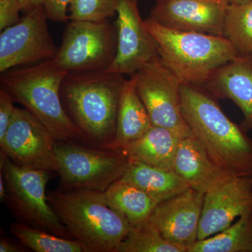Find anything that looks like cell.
I'll return each mask as SVG.
<instances>
[{
    "label": "cell",
    "instance_id": "obj_1",
    "mask_svg": "<svg viewBox=\"0 0 252 252\" xmlns=\"http://www.w3.org/2000/svg\"><path fill=\"white\" fill-rule=\"evenodd\" d=\"M181 110L193 137L234 177H252V140L200 86L182 84Z\"/></svg>",
    "mask_w": 252,
    "mask_h": 252
},
{
    "label": "cell",
    "instance_id": "obj_2",
    "mask_svg": "<svg viewBox=\"0 0 252 252\" xmlns=\"http://www.w3.org/2000/svg\"><path fill=\"white\" fill-rule=\"evenodd\" d=\"M126 79L109 72L68 73L61 89L63 107L86 140L106 148L117 130L118 109Z\"/></svg>",
    "mask_w": 252,
    "mask_h": 252
},
{
    "label": "cell",
    "instance_id": "obj_3",
    "mask_svg": "<svg viewBox=\"0 0 252 252\" xmlns=\"http://www.w3.org/2000/svg\"><path fill=\"white\" fill-rule=\"evenodd\" d=\"M1 88L43 124L56 141L86 140L63 107L61 85L68 72L53 60L1 73Z\"/></svg>",
    "mask_w": 252,
    "mask_h": 252
},
{
    "label": "cell",
    "instance_id": "obj_4",
    "mask_svg": "<svg viewBox=\"0 0 252 252\" xmlns=\"http://www.w3.org/2000/svg\"><path fill=\"white\" fill-rule=\"evenodd\" d=\"M49 205L84 252H117L132 225L112 210L103 192L80 189L49 191Z\"/></svg>",
    "mask_w": 252,
    "mask_h": 252
},
{
    "label": "cell",
    "instance_id": "obj_5",
    "mask_svg": "<svg viewBox=\"0 0 252 252\" xmlns=\"http://www.w3.org/2000/svg\"><path fill=\"white\" fill-rule=\"evenodd\" d=\"M158 46L161 62L182 84L202 86L218 68L239 56L224 36L181 31L144 21Z\"/></svg>",
    "mask_w": 252,
    "mask_h": 252
},
{
    "label": "cell",
    "instance_id": "obj_6",
    "mask_svg": "<svg viewBox=\"0 0 252 252\" xmlns=\"http://www.w3.org/2000/svg\"><path fill=\"white\" fill-rule=\"evenodd\" d=\"M0 170L6 185V202L18 221L61 238L73 239L48 201L46 188L49 172L18 166L2 152Z\"/></svg>",
    "mask_w": 252,
    "mask_h": 252
},
{
    "label": "cell",
    "instance_id": "obj_7",
    "mask_svg": "<svg viewBox=\"0 0 252 252\" xmlns=\"http://www.w3.org/2000/svg\"><path fill=\"white\" fill-rule=\"evenodd\" d=\"M58 174L67 190L104 192L122 178L129 159L122 152L56 141Z\"/></svg>",
    "mask_w": 252,
    "mask_h": 252
},
{
    "label": "cell",
    "instance_id": "obj_8",
    "mask_svg": "<svg viewBox=\"0 0 252 252\" xmlns=\"http://www.w3.org/2000/svg\"><path fill=\"white\" fill-rule=\"evenodd\" d=\"M69 21L54 62L68 73L107 70L117 54L115 25L109 20Z\"/></svg>",
    "mask_w": 252,
    "mask_h": 252
},
{
    "label": "cell",
    "instance_id": "obj_9",
    "mask_svg": "<svg viewBox=\"0 0 252 252\" xmlns=\"http://www.w3.org/2000/svg\"><path fill=\"white\" fill-rule=\"evenodd\" d=\"M131 76L135 78L137 92L153 126L169 129L182 138L193 137L181 110L182 83L160 58Z\"/></svg>",
    "mask_w": 252,
    "mask_h": 252
},
{
    "label": "cell",
    "instance_id": "obj_10",
    "mask_svg": "<svg viewBox=\"0 0 252 252\" xmlns=\"http://www.w3.org/2000/svg\"><path fill=\"white\" fill-rule=\"evenodd\" d=\"M44 5L26 12L0 34V72L53 60L59 48L50 33Z\"/></svg>",
    "mask_w": 252,
    "mask_h": 252
},
{
    "label": "cell",
    "instance_id": "obj_11",
    "mask_svg": "<svg viewBox=\"0 0 252 252\" xmlns=\"http://www.w3.org/2000/svg\"><path fill=\"white\" fill-rule=\"evenodd\" d=\"M56 143L51 132L34 115L16 107L0 147L18 166L57 172Z\"/></svg>",
    "mask_w": 252,
    "mask_h": 252
},
{
    "label": "cell",
    "instance_id": "obj_12",
    "mask_svg": "<svg viewBox=\"0 0 252 252\" xmlns=\"http://www.w3.org/2000/svg\"><path fill=\"white\" fill-rule=\"evenodd\" d=\"M139 0H119L115 25L117 56L107 71L131 76L142 66L158 59L157 41L141 18Z\"/></svg>",
    "mask_w": 252,
    "mask_h": 252
},
{
    "label": "cell",
    "instance_id": "obj_13",
    "mask_svg": "<svg viewBox=\"0 0 252 252\" xmlns=\"http://www.w3.org/2000/svg\"><path fill=\"white\" fill-rule=\"evenodd\" d=\"M151 11L154 21L181 31L223 36L228 0H157Z\"/></svg>",
    "mask_w": 252,
    "mask_h": 252
},
{
    "label": "cell",
    "instance_id": "obj_14",
    "mask_svg": "<svg viewBox=\"0 0 252 252\" xmlns=\"http://www.w3.org/2000/svg\"><path fill=\"white\" fill-rule=\"evenodd\" d=\"M252 211V177H233L204 196L198 240L229 227L235 218Z\"/></svg>",
    "mask_w": 252,
    "mask_h": 252
},
{
    "label": "cell",
    "instance_id": "obj_15",
    "mask_svg": "<svg viewBox=\"0 0 252 252\" xmlns=\"http://www.w3.org/2000/svg\"><path fill=\"white\" fill-rule=\"evenodd\" d=\"M205 194L189 188L159 203L149 220L167 241L188 249L198 240Z\"/></svg>",
    "mask_w": 252,
    "mask_h": 252
},
{
    "label": "cell",
    "instance_id": "obj_16",
    "mask_svg": "<svg viewBox=\"0 0 252 252\" xmlns=\"http://www.w3.org/2000/svg\"><path fill=\"white\" fill-rule=\"evenodd\" d=\"M217 99H229L243 112L241 127L252 130V54L239 55L218 68L202 86Z\"/></svg>",
    "mask_w": 252,
    "mask_h": 252
},
{
    "label": "cell",
    "instance_id": "obj_17",
    "mask_svg": "<svg viewBox=\"0 0 252 252\" xmlns=\"http://www.w3.org/2000/svg\"><path fill=\"white\" fill-rule=\"evenodd\" d=\"M173 170L189 188L204 194L234 177L219 165L193 137L181 140Z\"/></svg>",
    "mask_w": 252,
    "mask_h": 252
},
{
    "label": "cell",
    "instance_id": "obj_18",
    "mask_svg": "<svg viewBox=\"0 0 252 252\" xmlns=\"http://www.w3.org/2000/svg\"><path fill=\"white\" fill-rule=\"evenodd\" d=\"M153 126L148 111L137 92L135 78L124 81L118 109L117 130L112 143L106 148L121 152L138 140Z\"/></svg>",
    "mask_w": 252,
    "mask_h": 252
},
{
    "label": "cell",
    "instance_id": "obj_19",
    "mask_svg": "<svg viewBox=\"0 0 252 252\" xmlns=\"http://www.w3.org/2000/svg\"><path fill=\"white\" fill-rule=\"evenodd\" d=\"M182 137L165 127L153 126L122 153L130 160L151 166L173 170V162Z\"/></svg>",
    "mask_w": 252,
    "mask_h": 252
},
{
    "label": "cell",
    "instance_id": "obj_20",
    "mask_svg": "<svg viewBox=\"0 0 252 252\" xmlns=\"http://www.w3.org/2000/svg\"><path fill=\"white\" fill-rule=\"evenodd\" d=\"M143 190L158 204L173 198L189 188L173 170L159 168L129 160L125 173L120 179Z\"/></svg>",
    "mask_w": 252,
    "mask_h": 252
},
{
    "label": "cell",
    "instance_id": "obj_21",
    "mask_svg": "<svg viewBox=\"0 0 252 252\" xmlns=\"http://www.w3.org/2000/svg\"><path fill=\"white\" fill-rule=\"evenodd\" d=\"M103 195L107 205L125 217L132 226L148 220L158 205L143 190L121 180L112 184Z\"/></svg>",
    "mask_w": 252,
    "mask_h": 252
},
{
    "label": "cell",
    "instance_id": "obj_22",
    "mask_svg": "<svg viewBox=\"0 0 252 252\" xmlns=\"http://www.w3.org/2000/svg\"><path fill=\"white\" fill-rule=\"evenodd\" d=\"M187 252H252V211L220 233L197 240Z\"/></svg>",
    "mask_w": 252,
    "mask_h": 252
},
{
    "label": "cell",
    "instance_id": "obj_23",
    "mask_svg": "<svg viewBox=\"0 0 252 252\" xmlns=\"http://www.w3.org/2000/svg\"><path fill=\"white\" fill-rule=\"evenodd\" d=\"M9 231L21 245L34 252H84L77 240L61 238L19 221L11 223Z\"/></svg>",
    "mask_w": 252,
    "mask_h": 252
},
{
    "label": "cell",
    "instance_id": "obj_24",
    "mask_svg": "<svg viewBox=\"0 0 252 252\" xmlns=\"http://www.w3.org/2000/svg\"><path fill=\"white\" fill-rule=\"evenodd\" d=\"M223 36L231 43L238 55L252 54V0L229 3Z\"/></svg>",
    "mask_w": 252,
    "mask_h": 252
},
{
    "label": "cell",
    "instance_id": "obj_25",
    "mask_svg": "<svg viewBox=\"0 0 252 252\" xmlns=\"http://www.w3.org/2000/svg\"><path fill=\"white\" fill-rule=\"evenodd\" d=\"M117 252H187L167 241L149 220L132 226Z\"/></svg>",
    "mask_w": 252,
    "mask_h": 252
},
{
    "label": "cell",
    "instance_id": "obj_26",
    "mask_svg": "<svg viewBox=\"0 0 252 252\" xmlns=\"http://www.w3.org/2000/svg\"><path fill=\"white\" fill-rule=\"evenodd\" d=\"M118 2L119 0H70L69 20L103 22L117 14Z\"/></svg>",
    "mask_w": 252,
    "mask_h": 252
},
{
    "label": "cell",
    "instance_id": "obj_27",
    "mask_svg": "<svg viewBox=\"0 0 252 252\" xmlns=\"http://www.w3.org/2000/svg\"><path fill=\"white\" fill-rule=\"evenodd\" d=\"M21 11L23 6L19 0H0V31L19 23Z\"/></svg>",
    "mask_w": 252,
    "mask_h": 252
},
{
    "label": "cell",
    "instance_id": "obj_28",
    "mask_svg": "<svg viewBox=\"0 0 252 252\" xmlns=\"http://www.w3.org/2000/svg\"><path fill=\"white\" fill-rule=\"evenodd\" d=\"M14 99L4 89H0V142L5 134L12 119L15 108Z\"/></svg>",
    "mask_w": 252,
    "mask_h": 252
},
{
    "label": "cell",
    "instance_id": "obj_29",
    "mask_svg": "<svg viewBox=\"0 0 252 252\" xmlns=\"http://www.w3.org/2000/svg\"><path fill=\"white\" fill-rule=\"evenodd\" d=\"M70 0H46L45 7L48 18L54 22L66 23L69 20L67 14Z\"/></svg>",
    "mask_w": 252,
    "mask_h": 252
},
{
    "label": "cell",
    "instance_id": "obj_30",
    "mask_svg": "<svg viewBox=\"0 0 252 252\" xmlns=\"http://www.w3.org/2000/svg\"><path fill=\"white\" fill-rule=\"evenodd\" d=\"M26 248L22 245H18L14 240L6 237H1L0 240V252H24Z\"/></svg>",
    "mask_w": 252,
    "mask_h": 252
},
{
    "label": "cell",
    "instance_id": "obj_31",
    "mask_svg": "<svg viewBox=\"0 0 252 252\" xmlns=\"http://www.w3.org/2000/svg\"><path fill=\"white\" fill-rule=\"evenodd\" d=\"M6 195L7 193H6V187L5 185L4 176H3L1 170H0V200L1 201L6 200Z\"/></svg>",
    "mask_w": 252,
    "mask_h": 252
},
{
    "label": "cell",
    "instance_id": "obj_32",
    "mask_svg": "<svg viewBox=\"0 0 252 252\" xmlns=\"http://www.w3.org/2000/svg\"><path fill=\"white\" fill-rule=\"evenodd\" d=\"M46 0H28V9L26 12L30 11L32 8L36 7V6H41V5H44ZM25 12V13H26Z\"/></svg>",
    "mask_w": 252,
    "mask_h": 252
},
{
    "label": "cell",
    "instance_id": "obj_33",
    "mask_svg": "<svg viewBox=\"0 0 252 252\" xmlns=\"http://www.w3.org/2000/svg\"><path fill=\"white\" fill-rule=\"evenodd\" d=\"M20 1H21V4H22L23 6V11L24 12H26V11H27L28 9V0H19Z\"/></svg>",
    "mask_w": 252,
    "mask_h": 252
},
{
    "label": "cell",
    "instance_id": "obj_34",
    "mask_svg": "<svg viewBox=\"0 0 252 252\" xmlns=\"http://www.w3.org/2000/svg\"><path fill=\"white\" fill-rule=\"evenodd\" d=\"M229 3H244L248 2V1H251V0H228Z\"/></svg>",
    "mask_w": 252,
    "mask_h": 252
}]
</instances>
